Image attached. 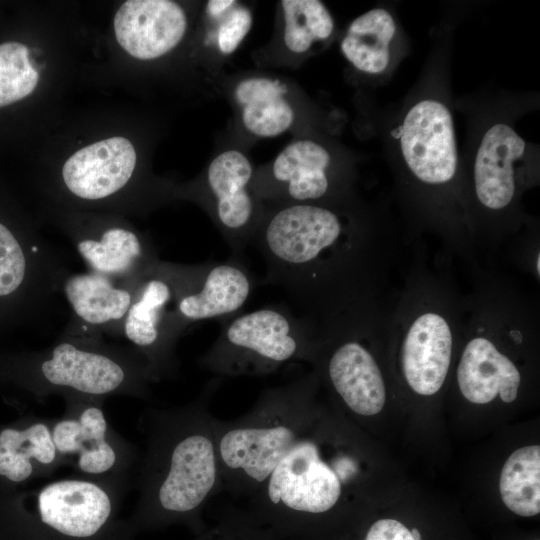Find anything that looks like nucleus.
I'll use <instances>...</instances> for the list:
<instances>
[{"label": "nucleus", "instance_id": "f257e3e1", "mask_svg": "<svg viewBox=\"0 0 540 540\" xmlns=\"http://www.w3.org/2000/svg\"><path fill=\"white\" fill-rule=\"evenodd\" d=\"M218 385L212 380L193 401L148 409L143 415L146 446L137 480L140 513L190 516L222 490L216 418L209 411Z\"/></svg>", "mask_w": 540, "mask_h": 540}, {"label": "nucleus", "instance_id": "f03ea898", "mask_svg": "<svg viewBox=\"0 0 540 540\" xmlns=\"http://www.w3.org/2000/svg\"><path fill=\"white\" fill-rule=\"evenodd\" d=\"M266 264L264 283L281 287L304 309H328L345 297L355 237L334 210L285 204L263 217L252 242Z\"/></svg>", "mask_w": 540, "mask_h": 540}, {"label": "nucleus", "instance_id": "7ed1b4c3", "mask_svg": "<svg viewBox=\"0 0 540 540\" xmlns=\"http://www.w3.org/2000/svg\"><path fill=\"white\" fill-rule=\"evenodd\" d=\"M0 382L37 399L81 395L147 398L152 379L129 346L107 343L103 334L71 317L59 338L38 351L0 353Z\"/></svg>", "mask_w": 540, "mask_h": 540}, {"label": "nucleus", "instance_id": "20e7f679", "mask_svg": "<svg viewBox=\"0 0 540 540\" xmlns=\"http://www.w3.org/2000/svg\"><path fill=\"white\" fill-rule=\"evenodd\" d=\"M314 380L304 377L264 390L252 408L215 420L222 490L251 497L314 423Z\"/></svg>", "mask_w": 540, "mask_h": 540}, {"label": "nucleus", "instance_id": "39448f33", "mask_svg": "<svg viewBox=\"0 0 540 540\" xmlns=\"http://www.w3.org/2000/svg\"><path fill=\"white\" fill-rule=\"evenodd\" d=\"M314 353L308 321L283 305H268L226 320L198 363L218 376H263Z\"/></svg>", "mask_w": 540, "mask_h": 540}, {"label": "nucleus", "instance_id": "423d86ee", "mask_svg": "<svg viewBox=\"0 0 540 540\" xmlns=\"http://www.w3.org/2000/svg\"><path fill=\"white\" fill-rule=\"evenodd\" d=\"M313 425L251 496L260 513L294 520L329 512L339 503L344 487L358 475L354 455L324 456Z\"/></svg>", "mask_w": 540, "mask_h": 540}, {"label": "nucleus", "instance_id": "0eeeda50", "mask_svg": "<svg viewBox=\"0 0 540 540\" xmlns=\"http://www.w3.org/2000/svg\"><path fill=\"white\" fill-rule=\"evenodd\" d=\"M128 481L113 476L64 478L29 491L0 489V496L6 507L34 516L60 536L85 540L109 523Z\"/></svg>", "mask_w": 540, "mask_h": 540}, {"label": "nucleus", "instance_id": "6e6552de", "mask_svg": "<svg viewBox=\"0 0 540 540\" xmlns=\"http://www.w3.org/2000/svg\"><path fill=\"white\" fill-rule=\"evenodd\" d=\"M68 272L50 244L0 219V333L42 313Z\"/></svg>", "mask_w": 540, "mask_h": 540}, {"label": "nucleus", "instance_id": "1a4fd4ad", "mask_svg": "<svg viewBox=\"0 0 540 540\" xmlns=\"http://www.w3.org/2000/svg\"><path fill=\"white\" fill-rule=\"evenodd\" d=\"M181 264L160 260L140 281L126 314L122 337L144 361L153 382L179 368L176 292Z\"/></svg>", "mask_w": 540, "mask_h": 540}, {"label": "nucleus", "instance_id": "9d476101", "mask_svg": "<svg viewBox=\"0 0 540 540\" xmlns=\"http://www.w3.org/2000/svg\"><path fill=\"white\" fill-rule=\"evenodd\" d=\"M64 414L51 420L58 454L89 477L129 478L137 460L136 448L110 425L103 410L105 399L65 395Z\"/></svg>", "mask_w": 540, "mask_h": 540}, {"label": "nucleus", "instance_id": "9b49d317", "mask_svg": "<svg viewBox=\"0 0 540 540\" xmlns=\"http://www.w3.org/2000/svg\"><path fill=\"white\" fill-rule=\"evenodd\" d=\"M254 280L239 258L181 264L176 292V323L181 334L193 323L237 315L249 299Z\"/></svg>", "mask_w": 540, "mask_h": 540}, {"label": "nucleus", "instance_id": "f8f14e48", "mask_svg": "<svg viewBox=\"0 0 540 540\" xmlns=\"http://www.w3.org/2000/svg\"><path fill=\"white\" fill-rule=\"evenodd\" d=\"M66 229L87 271L139 283L160 261L150 239L124 223L90 220Z\"/></svg>", "mask_w": 540, "mask_h": 540}, {"label": "nucleus", "instance_id": "ddd939ff", "mask_svg": "<svg viewBox=\"0 0 540 540\" xmlns=\"http://www.w3.org/2000/svg\"><path fill=\"white\" fill-rule=\"evenodd\" d=\"M402 158L421 182L441 185L457 171L454 122L448 107L436 99H423L405 114L399 128Z\"/></svg>", "mask_w": 540, "mask_h": 540}, {"label": "nucleus", "instance_id": "4468645a", "mask_svg": "<svg viewBox=\"0 0 540 540\" xmlns=\"http://www.w3.org/2000/svg\"><path fill=\"white\" fill-rule=\"evenodd\" d=\"M253 168L242 152L231 149L208 166L205 192L211 212L233 257L241 258L261 223L256 195L252 193Z\"/></svg>", "mask_w": 540, "mask_h": 540}, {"label": "nucleus", "instance_id": "2eb2a0df", "mask_svg": "<svg viewBox=\"0 0 540 540\" xmlns=\"http://www.w3.org/2000/svg\"><path fill=\"white\" fill-rule=\"evenodd\" d=\"M136 151L124 137L88 145L67 159L61 171L66 191L84 202H101L125 190L136 167Z\"/></svg>", "mask_w": 540, "mask_h": 540}, {"label": "nucleus", "instance_id": "dca6fc26", "mask_svg": "<svg viewBox=\"0 0 540 540\" xmlns=\"http://www.w3.org/2000/svg\"><path fill=\"white\" fill-rule=\"evenodd\" d=\"M187 18L170 0H128L114 17L115 36L131 56L151 60L163 56L182 40Z\"/></svg>", "mask_w": 540, "mask_h": 540}, {"label": "nucleus", "instance_id": "f3484780", "mask_svg": "<svg viewBox=\"0 0 540 540\" xmlns=\"http://www.w3.org/2000/svg\"><path fill=\"white\" fill-rule=\"evenodd\" d=\"M63 464L53 441L51 420L25 416L0 426V489L14 490L32 479L50 477Z\"/></svg>", "mask_w": 540, "mask_h": 540}, {"label": "nucleus", "instance_id": "a211bd4d", "mask_svg": "<svg viewBox=\"0 0 540 540\" xmlns=\"http://www.w3.org/2000/svg\"><path fill=\"white\" fill-rule=\"evenodd\" d=\"M528 156L527 143L510 125L499 122L486 130L473 169L476 196L484 207L498 211L512 202L517 171Z\"/></svg>", "mask_w": 540, "mask_h": 540}, {"label": "nucleus", "instance_id": "6ab92c4d", "mask_svg": "<svg viewBox=\"0 0 540 540\" xmlns=\"http://www.w3.org/2000/svg\"><path fill=\"white\" fill-rule=\"evenodd\" d=\"M139 283L119 281L91 271L68 272L60 293L68 302L73 318L102 334L122 336L123 323Z\"/></svg>", "mask_w": 540, "mask_h": 540}, {"label": "nucleus", "instance_id": "aec40b11", "mask_svg": "<svg viewBox=\"0 0 540 540\" xmlns=\"http://www.w3.org/2000/svg\"><path fill=\"white\" fill-rule=\"evenodd\" d=\"M327 379L344 405L354 414H378L386 400L382 373L372 354L355 339L342 340L329 355Z\"/></svg>", "mask_w": 540, "mask_h": 540}, {"label": "nucleus", "instance_id": "412c9836", "mask_svg": "<svg viewBox=\"0 0 540 540\" xmlns=\"http://www.w3.org/2000/svg\"><path fill=\"white\" fill-rule=\"evenodd\" d=\"M452 333L435 312L420 315L411 324L402 346V369L411 389L433 395L442 387L450 366Z\"/></svg>", "mask_w": 540, "mask_h": 540}, {"label": "nucleus", "instance_id": "4be33fe9", "mask_svg": "<svg viewBox=\"0 0 540 540\" xmlns=\"http://www.w3.org/2000/svg\"><path fill=\"white\" fill-rule=\"evenodd\" d=\"M331 155L321 144L308 139L286 146L275 158L272 186L258 194L289 201L314 203L331 189Z\"/></svg>", "mask_w": 540, "mask_h": 540}, {"label": "nucleus", "instance_id": "5701e85b", "mask_svg": "<svg viewBox=\"0 0 540 540\" xmlns=\"http://www.w3.org/2000/svg\"><path fill=\"white\" fill-rule=\"evenodd\" d=\"M462 395L475 404H486L500 396L507 403L518 394L521 376L514 363L484 337L465 346L457 369Z\"/></svg>", "mask_w": 540, "mask_h": 540}, {"label": "nucleus", "instance_id": "b1692460", "mask_svg": "<svg viewBox=\"0 0 540 540\" xmlns=\"http://www.w3.org/2000/svg\"><path fill=\"white\" fill-rule=\"evenodd\" d=\"M396 33L397 25L390 12L371 9L350 23L340 44L341 52L358 71L382 74L390 66Z\"/></svg>", "mask_w": 540, "mask_h": 540}, {"label": "nucleus", "instance_id": "393cba45", "mask_svg": "<svg viewBox=\"0 0 540 540\" xmlns=\"http://www.w3.org/2000/svg\"><path fill=\"white\" fill-rule=\"evenodd\" d=\"M287 89L277 79L249 77L238 83L235 97L245 128L258 137H275L294 122V111L284 98Z\"/></svg>", "mask_w": 540, "mask_h": 540}, {"label": "nucleus", "instance_id": "a878e982", "mask_svg": "<svg viewBox=\"0 0 540 540\" xmlns=\"http://www.w3.org/2000/svg\"><path fill=\"white\" fill-rule=\"evenodd\" d=\"M500 494L506 507L517 515L531 517L540 512V447L515 450L503 465Z\"/></svg>", "mask_w": 540, "mask_h": 540}, {"label": "nucleus", "instance_id": "bb28decb", "mask_svg": "<svg viewBox=\"0 0 540 540\" xmlns=\"http://www.w3.org/2000/svg\"><path fill=\"white\" fill-rule=\"evenodd\" d=\"M283 38L294 53L309 51L313 45L324 43L334 32V19L319 0H283Z\"/></svg>", "mask_w": 540, "mask_h": 540}, {"label": "nucleus", "instance_id": "cd10ccee", "mask_svg": "<svg viewBox=\"0 0 540 540\" xmlns=\"http://www.w3.org/2000/svg\"><path fill=\"white\" fill-rule=\"evenodd\" d=\"M38 80L27 46L19 42L0 44V107L30 95Z\"/></svg>", "mask_w": 540, "mask_h": 540}, {"label": "nucleus", "instance_id": "c85d7f7f", "mask_svg": "<svg viewBox=\"0 0 540 540\" xmlns=\"http://www.w3.org/2000/svg\"><path fill=\"white\" fill-rule=\"evenodd\" d=\"M253 22L252 13L243 6L233 7L222 21L217 44L224 54L233 53L249 32Z\"/></svg>", "mask_w": 540, "mask_h": 540}, {"label": "nucleus", "instance_id": "c756f323", "mask_svg": "<svg viewBox=\"0 0 540 540\" xmlns=\"http://www.w3.org/2000/svg\"><path fill=\"white\" fill-rule=\"evenodd\" d=\"M365 540H415L410 530L395 519H380L368 530Z\"/></svg>", "mask_w": 540, "mask_h": 540}, {"label": "nucleus", "instance_id": "7c9ffc66", "mask_svg": "<svg viewBox=\"0 0 540 540\" xmlns=\"http://www.w3.org/2000/svg\"><path fill=\"white\" fill-rule=\"evenodd\" d=\"M233 0H210L207 2V11L213 17L229 12L235 5Z\"/></svg>", "mask_w": 540, "mask_h": 540}, {"label": "nucleus", "instance_id": "2f4dec72", "mask_svg": "<svg viewBox=\"0 0 540 540\" xmlns=\"http://www.w3.org/2000/svg\"><path fill=\"white\" fill-rule=\"evenodd\" d=\"M410 532L415 540H421V534L417 529L414 528Z\"/></svg>", "mask_w": 540, "mask_h": 540}, {"label": "nucleus", "instance_id": "473e14b6", "mask_svg": "<svg viewBox=\"0 0 540 540\" xmlns=\"http://www.w3.org/2000/svg\"><path fill=\"white\" fill-rule=\"evenodd\" d=\"M539 261H540V259H539V254H538V256H537V272H538V274L540 272Z\"/></svg>", "mask_w": 540, "mask_h": 540}]
</instances>
